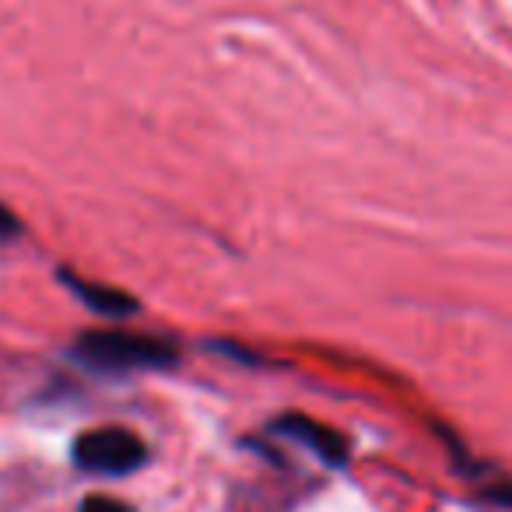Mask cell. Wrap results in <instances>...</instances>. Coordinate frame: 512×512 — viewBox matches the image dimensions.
<instances>
[{
	"label": "cell",
	"instance_id": "obj_1",
	"mask_svg": "<svg viewBox=\"0 0 512 512\" xmlns=\"http://www.w3.org/2000/svg\"><path fill=\"white\" fill-rule=\"evenodd\" d=\"M78 355L95 369H165L176 362V344L130 330H88L78 341Z\"/></svg>",
	"mask_w": 512,
	"mask_h": 512
},
{
	"label": "cell",
	"instance_id": "obj_2",
	"mask_svg": "<svg viewBox=\"0 0 512 512\" xmlns=\"http://www.w3.org/2000/svg\"><path fill=\"white\" fill-rule=\"evenodd\" d=\"M144 460H148V446L130 428H92L74 442V463L88 474L120 477L144 467Z\"/></svg>",
	"mask_w": 512,
	"mask_h": 512
},
{
	"label": "cell",
	"instance_id": "obj_3",
	"mask_svg": "<svg viewBox=\"0 0 512 512\" xmlns=\"http://www.w3.org/2000/svg\"><path fill=\"white\" fill-rule=\"evenodd\" d=\"M278 432L302 442V446H309L320 460L334 463V467H341V463L348 460V442H344L334 428L320 425V421L306 418V414H285V418L278 421Z\"/></svg>",
	"mask_w": 512,
	"mask_h": 512
},
{
	"label": "cell",
	"instance_id": "obj_4",
	"mask_svg": "<svg viewBox=\"0 0 512 512\" xmlns=\"http://www.w3.org/2000/svg\"><path fill=\"white\" fill-rule=\"evenodd\" d=\"M64 281L74 288V292L81 295V299L88 302L92 309H99V313L106 316H130L137 309V302L130 299V295L116 292V288H106V285H92V281H78L74 274H64Z\"/></svg>",
	"mask_w": 512,
	"mask_h": 512
},
{
	"label": "cell",
	"instance_id": "obj_5",
	"mask_svg": "<svg viewBox=\"0 0 512 512\" xmlns=\"http://www.w3.org/2000/svg\"><path fill=\"white\" fill-rule=\"evenodd\" d=\"M81 512H134V509L113 495H88L85 502H81Z\"/></svg>",
	"mask_w": 512,
	"mask_h": 512
},
{
	"label": "cell",
	"instance_id": "obj_6",
	"mask_svg": "<svg viewBox=\"0 0 512 512\" xmlns=\"http://www.w3.org/2000/svg\"><path fill=\"white\" fill-rule=\"evenodd\" d=\"M18 232V218L0 204V235H15Z\"/></svg>",
	"mask_w": 512,
	"mask_h": 512
},
{
	"label": "cell",
	"instance_id": "obj_7",
	"mask_svg": "<svg viewBox=\"0 0 512 512\" xmlns=\"http://www.w3.org/2000/svg\"><path fill=\"white\" fill-rule=\"evenodd\" d=\"M488 495L495 498V502H502V505H509V509H512V484H502V488H491Z\"/></svg>",
	"mask_w": 512,
	"mask_h": 512
}]
</instances>
